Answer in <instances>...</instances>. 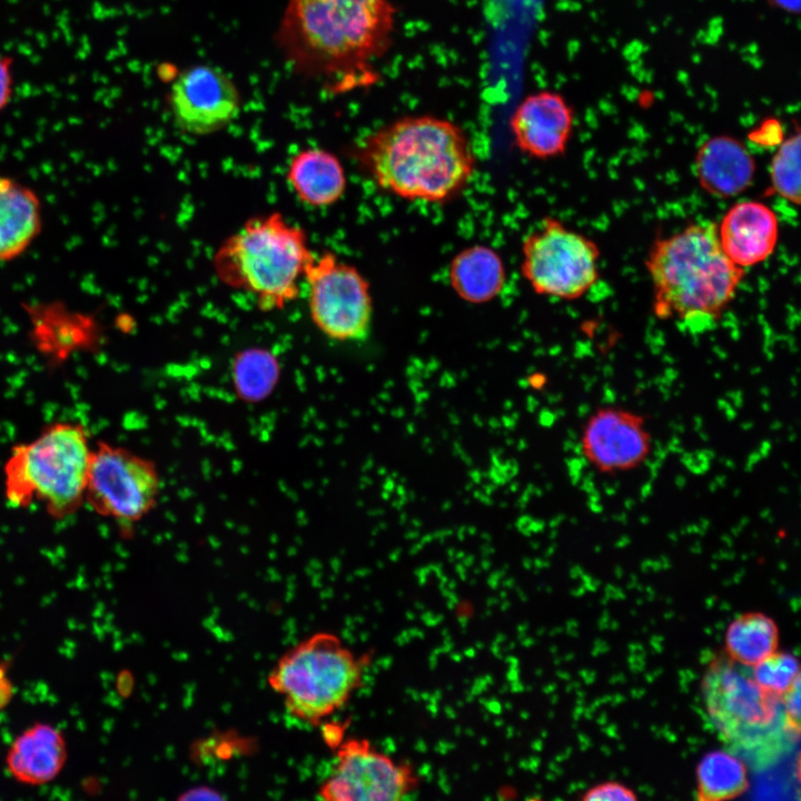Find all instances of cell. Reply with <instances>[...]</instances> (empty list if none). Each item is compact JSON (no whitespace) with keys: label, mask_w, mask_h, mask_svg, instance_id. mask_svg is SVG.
I'll return each mask as SVG.
<instances>
[{"label":"cell","mask_w":801,"mask_h":801,"mask_svg":"<svg viewBox=\"0 0 801 801\" xmlns=\"http://www.w3.org/2000/svg\"><path fill=\"white\" fill-rule=\"evenodd\" d=\"M369 659L357 656L337 635L318 632L288 649L267 680L294 718L318 725L360 688Z\"/></svg>","instance_id":"obj_7"},{"label":"cell","mask_w":801,"mask_h":801,"mask_svg":"<svg viewBox=\"0 0 801 801\" xmlns=\"http://www.w3.org/2000/svg\"><path fill=\"white\" fill-rule=\"evenodd\" d=\"M701 695L726 749L755 768L774 763L799 741L800 729L788 719L782 696L761 688L751 668L724 652L708 662Z\"/></svg>","instance_id":"obj_4"},{"label":"cell","mask_w":801,"mask_h":801,"mask_svg":"<svg viewBox=\"0 0 801 801\" xmlns=\"http://www.w3.org/2000/svg\"><path fill=\"white\" fill-rule=\"evenodd\" d=\"M580 449L597 473L614 476L644 465L652 454L653 437L642 414L619 405H603L585 419Z\"/></svg>","instance_id":"obj_12"},{"label":"cell","mask_w":801,"mask_h":801,"mask_svg":"<svg viewBox=\"0 0 801 801\" xmlns=\"http://www.w3.org/2000/svg\"><path fill=\"white\" fill-rule=\"evenodd\" d=\"M782 123L774 117L763 119L750 134L749 138L762 146L780 145L784 139Z\"/></svg>","instance_id":"obj_28"},{"label":"cell","mask_w":801,"mask_h":801,"mask_svg":"<svg viewBox=\"0 0 801 801\" xmlns=\"http://www.w3.org/2000/svg\"><path fill=\"white\" fill-rule=\"evenodd\" d=\"M286 179L295 196L312 208H326L342 199L347 176L339 158L322 148H306L288 162Z\"/></svg>","instance_id":"obj_18"},{"label":"cell","mask_w":801,"mask_h":801,"mask_svg":"<svg viewBox=\"0 0 801 801\" xmlns=\"http://www.w3.org/2000/svg\"><path fill=\"white\" fill-rule=\"evenodd\" d=\"M574 126V111L565 98L543 90L526 96L510 119L517 148L536 159H550L565 152Z\"/></svg>","instance_id":"obj_14"},{"label":"cell","mask_w":801,"mask_h":801,"mask_svg":"<svg viewBox=\"0 0 801 801\" xmlns=\"http://www.w3.org/2000/svg\"><path fill=\"white\" fill-rule=\"evenodd\" d=\"M521 253V274L537 295L577 299L600 277L597 245L554 217L524 237Z\"/></svg>","instance_id":"obj_8"},{"label":"cell","mask_w":801,"mask_h":801,"mask_svg":"<svg viewBox=\"0 0 801 801\" xmlns=\"http://www.w3.org/2000/svg\"><path fill=\"white\" fill-rule=\"evenodd\" d=\"M755 162L746 147L728 135L711 137L695 156V174L702 189L718 197H732L752 182Z\"/></svg>","instance_id":"obj_17"},{"label":"cell","mask_w":801,"mask_h":801,"mask_svg":"<svg viewBox=\"0 0 801 801\" xmlns=\"http://www.w3.org/2000/svg\"><path fill=\"white\" fill-rule=\"evenodd\" d=\"M800 132L779 145L770 167L772 188L789 202L800 205Z\"/></svg>","instance_id":"obj_24"},{"label":"cell","mask_w":801,"mask_h":801,"mask_svg":"<svg viewBox=\"0 0 801 801\" xmlns=\"http://www.w3.org/2000/svg\"><path fill=\"white\" fill-rule=\"evenodd\" d=\"M780 631L775 621L760 611L734 617L724 633V653L734 662L752 668L775 651Z\"/></svg>","instance_id":"obj_21"},{"label":"cell","mask_w":801,"mask_h":801,"mask_svg":"<svg viewBox=\"0 0 801 801\" xmlns=\"http://www.w3.org/2000/svg\"><path fill=\"white\" fill-rule=\"evenodd\" d=\"M280 375L279 359L268 348L246 347L233 357V387L238 398L245 403L255 404L267 399L278 385Z\"/></svg>","instance_id":"obj_23"},{"label":"cell","mask_w":801,"mask_h":801,"mask_svg":"<svg viewBox=\"0 0 801 801\" xmlns=\"http://www.w3.org/2000/svg\"><path fill=\"white\" fill-rule=\"evenodd\" d=\"M12 696V684L7 674V666L0 664V710L3 709Z\"/></svg>","instance_id":"obj_30"},{"label":"cell","mask_w":801,"mask_h":801,"mask_svg":"<svg viewBox=\"0 0 801 801\" xmlns=\"http://www.w3.org/2000/svg\"><path fill=\"white\" fill-rule=\"evenodd\" d=\"M92 446L86 428L56 422L39 435L17 444L3 467V490L13 507H43L56 520L75 514L85 504Z\"/></svg>","instance_id":"obj_6"},{"label":"cell","mask_w":801,"mask_h":801,"mask_svg":"<svg viewBox=\"0 0 801 801\" xmlns=\"http://www.w3.org/2000/svg\"><path fill=\"white\" fill-rule=\"evenodd\" d=\"M768 3L784 12L798 14L801 8V0H768Z\"/></svg>","instance_id":"obj_31"},{"label":"cell","mask_w":801,"mask_h":801,"mask_svg":"<svg viewBox=\"0 0 801 801\" xmlns=\"http://www.w3.org/2000/svg\"><path fill=\"white\" fill-rule=\"evenodd\" d=\"M168 102L178 128L195 136L224 129L241 108L235 82L226 72L208 65L180 72L171 83Z\"/></svg>","instance_id":"obj_13"},{"label":"cell","mask_w":801,"mask_h":801,"mask_svg":"<svg viewBox=\"0 0 801 801\" xmlns=\"http://www.w3.org/2000/svg\"><path fill=\"white\" fill-rule=\"evenodd\" d=\"M188 794H189L188 797L192 798V799H197L199 795H201V798H205V799L221 798L219 794L215 793V791L209 790L207 788L195 789L194 791H190Z\"/></svg>","instance_id":"obj_32"},{"label":"cell","mask_w":801,"mask_h":801,"mask_svg":"<svg viewBox=\"0 0 801 801\" xmlns=\"http://www.w3.org/2000/svg\"><path fill=\"white\" fill-rule=\"evenodd\" d=\"M751 674L761 688L782 696L800 679V665L794 654L775 651L752 666Z\"/></svg>","instance_id":"obj_25"},{"label":"cell","mask_w":801,"mask_h":801,"mask_svg":"<svg viewBox=\"0 0 801 801\" xmlns=\"http://www.w3.org/2000/svg\"><path fill=\"white\" fill-rule=\"evenodd\" d=\"M14 66L12 55L0 52V116L10 107L14 97Z\"/></svg>","instance_id":"obj_27"},{"label":"cell","mask_w":801,"mask_h":801,"mask_svg":"<svg viewBox=\"0 0 801 801\" xmlns=\"http://www.w3.org/2000/svg\"><path fill=\"white\" fill-rule=\"evenodd\" d=\"M161 479L156 464L132 451L99 442L89 462L85 503L99 516L125 530L157 505Z\"/></svg>","instance_id":"obj_9"},{"label":"cell","mask_w":801,"mask_h":801,"mask_svg":"<svg viewBox=\"0 0 801 801\" xmlns=\"http://www.w3.org/2000/svg\"><path fill=\"white\" fill-rule=\"evenodd\" d=\"M782 701L791 724L800 729V679L782 695Z\"/></svg>","instance_id":"obj_29"},{"label":"cell","mask_w":801,"mask_h":801,"mask_svg":"<svg viewBox=\"0 0 801 801\" xmlns=\"http://www.w3.org/2000/svg\"><path fill=\"white\" fill-rule=\"evenodd\" d=\"M506 267L492 247L475 244L461 249L448 265V281L462 300L482 305L494 300L506 284Z\"/></svg>","instance_id":"obj_20"},{"label":"cell","mask_w":801,"mask_h":801,"mask_svg":"<svg viewBox=\"0 0 801 801\" xmlns=\"http://www.w3.org/2000/svg\"><path fill=\"white\" fill-rule=\"evenodd\" d=\"M646 267L655 315L688 323L716 319L744 277V269L723 251L713 222L692 224L657 239Z\"/></svg>","instance_id":"obj_3"},{"label":"cell","mask_w":801,"mask_h":801,"mask_svg":"<svg viewBox=\"0 0 801 801\" xmlns=\"http://www.w3.org/2000/svg\"><path fill=\"white\" fill-rule=\"evenodd\" d=\"M304 280L310 319L323 335L336 342L368 336L374 312L370 284L357 267L324 251L307 265Z\"/></svg>","instance_id":"obj_10"},{"label":"cell","mask_w":801,"mask_h":801,"mask_svg":"<svg viewBox=\"0 0 801 801\" xmlns=\"http://www.w3.org/2000/svg\"><path fill=\"white\" fill-rule=\"evenodd\" d=\"M584 801H635L636 793L619 781H604L589 788L581 795Z\"/></svg>","instance_id":"obj_26"},{"label":"cell","mask_w":801,"mask_h":801,"mask_svg":"<svg viewBox=\"0 0 801 801\" xmlns=\"http://www.w3.org/2000/svg\"><path fill=\"white\" fill-rule=\"evenodd\" d=\"M68 759L62 731L47 722H36L21 731L6 754V767L18 783L39 787L52 782Z\"/></svg>","instance_id":"obj_16"},{"label":"cell","mask_w":801,"mask_h":801,"mask_svg":"<svg viewBox=\"0 0 801 801\" xmlns=\"http://www.w3.org/2000/svg\"><path fill=\"white\" fill-rule=\"evenodd\" d=\"M316 255L305 230L277 211L248 219L212 257L226 286L251 295L261 312L281 310L299 296V284Z\"/></svg>","instance_id":"obj_5"},{"label":"cell","mask_w":801,"mask_h":801,"mask_svg":"<svg viewBox=\"0 0 801 801\" xmlns=\"http://www.w3.org/2000/svg\"><path fill=\"white\" fill-rule=\"evenodd\" d=\"M750 787L746 762L729 749L706 752L695 768V798L700 801L732 800Z\"/></svg>","instance_id":"obj_22"},{"label":"cell","mask_w":801,"mask_h":801,"mask_svg":"<svg viewBox=\"0 0 801 801\" xmlns=\"http://www.w3.org/2000/svg\"><path fill=\"white\" fill-rule=\"evenodd\" d=\"M336 763L318 794L328 801H396L419 784L414 768L375 749L367 739L349 738L337 746Z\"/></svg>","instance_id":"obj_11"},{"label":"cell","mask_w":801,"mask_h":801,"mask_svg":"<svg viewBox=\"0 0 801 801\" xmlns=\"http://www.w3.org/2000/svg\"><path fill=\"white\" fill-rule=\"evenodd\" d=\"M42 227V208L37 192L0 175V263L20 257Z\"/></svg>","instance_id":"obj_19"},{"label":"cell","mask_w":801,"mask_h":801,"mask_svg":"<svg viewBox=\"0 0 801 801\" xmlns=\"http://www.w3.org/2000/svg\"><path fill=\"white\" fill-rule=\"evenodd\" d=\"M395 24L390 0H287L276 41L294 71L340 92L374 83Z\"/></svg>","instance_id":"obj_1"},{"label":"cell","mask_w":801,"mask_h":801,"mask_svg":"<svg viewBox=\"0 0 801 801\" xmlns=\"http://www.w3.org/2000/svg\"><path fill=\"white\" fill-rule=\"evenodd\" d=\"M720 245L726 256L745 268L764 261L775 249L779 222L775 212L759 201H741L731 207L718 227Z\"/></svg>","instance_id":"obj_15"},{"label":"cell","mask_w":801,"mask_h":801,"mask_svg":"<svg viewBox=\"0 0 801 801\" xmlns=\"http://www.w3.org/2000/svg\"><path fill=\"white\" fill-rule=\"evenodd\" d=\"M352 152L378 189L407 201L448 202L476 171L466 132L448 119L429 115L385 123L358 140Z\"/></svg>","instance_id":"obj_2"}]
</instances>
